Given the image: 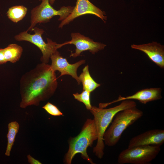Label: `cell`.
Wrapping results in <instances>:
<instances>
[{
    "instance_id": "19",
    "label": "cell",
    "mask_w": 164,
    "mask_h": 164,
    "mask_svg": "<svg viewBox=\"0 0 164 164\" xmlns=\"http://www.w3.org/2000/svg\"><path fill=\"white\" fill-rule=\"evenodd\" d=\"M49 114L53 116H60L63 115V113L59 108L54 104L48 102L42 107Z\"/></svg>"
},
{
    "instance_id": "17",
    "label": "cell",
    "mask_w": 164,
    "mask_h": 164,
    "mask_svg": "<svg viewBox=\"0 0 164 164\" xmlns=\"http://www.w3.org/2000/svg\"><path fill=\"white\" fill-rule=\"evenodd\" d=\"M27 8L23 5H16L9 8L7 14L9 19L15 23L22 20L26 16Z\"/></svg>"
},
{
    "instance_id": "3",
    "label": "cell",
    "mask_w": 164,
    "mask_h": 164,
    "mask_svg": "<svg viewBox=\"0 0 164 164\" xmlns=\"http://www.w3.org/2000/svg\"><path fill=\"white\" fill-rule=\"evenodd\" d=\"M97 133L94 119H87L79 134L70 139L68 151L64 158L65 163L71 164L75 155L80 153L84 159L91 164H94L87 154V149L88 147L92 145L93 142L97 140Z\"/></svg>"
},
{
    "instance_id": "2",
    "label": "cell",
    "mask_w": 164,
    "mask_h": 164,
    "mask_svg": "<svg viewBox=\"0 0 164 164\" xmlns=\"http://www.w3.org/2000/svg\"><path fill=\"white\" fill-rule=\"evenodd\" d=\"M136 105L134 101L127 100L122 101L115 106L108 108L92 106L90 111L94 116L97 135V144L93 148V152L98 158L101 159L104 155L105 147L104 135L115 115L120 111Z\"/></svg>"
},
{
    "instance_id": "15",
    "label": "cell",
    "mask_w": 164,
    "mask_h": 164,
    "mask_svg": "<svg viewBox=\"0 0 164 164\" xmlns=\"http://www.w3.org/2000/svg\"><path fill=\"white\" fill-rule=\"evenodd\" d=\"M3 53L6 62L14 63L19 60L23 52V48L16 44H11L3 49Z\"/></svg>"
},
{
    "instance_id": "9",
    "label": "cell",
    "mask_w": 164,
    "mask_h": 164,
    "mask_svg": "<svg viewBox=\"0 0 164 164\" xmlns=\"http://www.w3.org/2000/svg\"><path fill=\"white\" fill-rule=\"evenodd\" d=\"M88 14L94 15L104 22L107 19L105 12L95 6L89 0H77L76 5L72 12L66 19L61 21L59 27L62 28L64 26L68 24L77 17Z\"/></svg>"
},
{
    "instance_id": "20",
    "label": "cell",
    "mask_w": 164,
    "mask_h": 164,
    "mask_svg": "<svg viewBox=\"0 0 164 164\" xmlns=\"http://www.w3.org/2000/svg\"><path fill=\"white\" fill-rule=\"evenodd\" d=\"M28 162L31 164H41L42 163L39 160L35 159L29 154L27 156Z\"/></svg>"
},
{
    "instance_id": "5",
    "label": "cell",
    "mask_w": 164,
    "mask_h": 164,
    "mask_svg": "<svg viewBox=\"0 0 164 164\" xmlns=\"http://www.w3.org/2000/svg\"><path fill=\"white\" fill-rule=\"evenodd\" d=\"M160 147L148 145L129 148L119 154V164H147L155 159L160 151Z\"/></svg>"
},
{
    "instance_id": "12",
    "label": "cell",
    "mask_w": 164,
    "mask_h": 164,
    "mask_svg": "<svg viewBox=\"0 0 164 164\" xmlns=\"http://www.w3.org/2000/svg\"><path fill=\"white\" fill-rule=\"evenodd\" d=\"M161 88H145L138 91L134 94L125 97L119 95L117 99L107 103L99 104V107L105 108L112 104L127 100H135L140 103L146 104L147 103L162 98Z\"/></svg>"
},
{
    "instance_id": "4",
    "label": "cell",
    "mask_w": 164,
    "mask_h": 164,
    "mask_svg": "<svg viewBox=\"0 0 164 164\" xmlns=\"http://www.w3.org/2000/svg\"><path fill=\"white\" fill-rule=\"evenodd\" d=\"M143 115V111L136 107L127 108L117 113L104 135V144L109 146L115 145L124 131Z\"/></svg>"
},
{
    "instance_id": "13",
    "label": "cell",
    "mask_w": 164,
    "mask_h": 164,
    "mask_svg": "<svg viewBox=\"0 0 164 164\" xmlns=\"http://www.w3.org/2000/svg\"><path fill=\"white\" fill-rule=\"evenodd\" d=\"M132 48L145 53L149 59L162 69L164 68V46L153 42L139 45L132 44Z\"/></svg>"
},
{
    "instance_id": "8",
    "label": "cell",
    "mask_w": 164,
    "mask_h": 164,
    "mask_svg": "<svg viewBox=\"0 0 164 164\" xmlns=\"http://www.w3.org/2000/svg\"><path fill=\"white\" fill-rule=\"evenodd\" d=\"M71 39L63 43L59 44V48L68 44H72L76 46L74 53H72L70 56L75 58L80 55L84 51H88L93 54L103 50L106 45L99 42H95L89 38L86 37L78 32L72 33Z\"/></svg>"
},
{
    "instance_id": "18",
    "label": "cell",
    "mask_w": 164,
    "mask_h": 164,
    "mask_svg": "<svg viewBox=\"0 0 164 164\" xmlns=\"http://www.w3.org/2000/svg\"><path fill=\"white\" fill-rule=\"evenodd\" d=\"M91 92L85 90H83L80 94L77 92L73 94L74 98L78 101L83 103L86 109L90 110L92 107L90 101Z\"/></svg>"
},
{
    "instance_id": "14",
    "label": "cell",
    "mask_w": 164,
    "mask_h": 164,
    "mask_svg": "<svg viewBox=\"0 0 164 164\" xmlns=\"http://www.w3.org/2000/svg\"><path fill=\"white\" fill-rule=\"evenodd\" d=\"M79 78L82 84L83 90H87L91 93L101 86V84L96 82L91 76L88 65L83 69Z\"/></svg>"
},
{
    "instance_id": "10",
    "label": "cell",
    "mask_w": 164,
    "mask_h": 164,
    "mask_svg": "<svg viewBox=\"0 0 164 164\" xmlns=\"http://www.w3.org/2000/svg\"><path fill=\"white\" fill-rule=\"evenodd\" d=\"M50 58L52 69L55 71H59L61 73L60 77L70 75L76 80L78 84H80L81 82L77 74V70L80 66L85 63V60H82L75 63L70 64L66 58L61 56L57 50L51 55Z\"/></svg>"
},
{
    "instance_id": "6",
    "label": "cell",
    "mask_w": 164,
    "mask_h": 164,
    "mask_svg": "<svg viewBox=\"0 0 164 164\" xmlns=\"http://www.w3.org/2000/svg\"><path fill=\"white\" fill-rule=\"evenodd\" d=\"M74 6H63L56 10L51 5L49 0H43L41 4L32 9L31 12L30 25L27 31H32L38 23L49 22L53 17L59 15L58 20L62 21L72 12Z\"/></svg>"
},
{
    "instance_id": "11",
    "label": "cell",
    "mask_w": 164,
    "mask_h": 164,
    "mask_svg": "<svg viewBox=\"0 0 164 164\" xmlns=\"http://www.w3.org/2000/svg\"><path fill=\"white\" fill-rule=\"evenodd\" d=\"M164 142V130L154 129L147 131L132 138L128 147L148 145L160 147Z\"/></svg>"
},
{
    "instance_id": "1",
    "label": "cell",
    "mask_w": 164,
    "mask_h": 164,
    "mask_svg": "<svg viewBox=\"0 0 164 164\" xmlns=\"http://www.w3.org/2000/svg\"><path fill=\"white\" fill-rule=\"evenodd\" d=\"M55 72L50 65L42 63L22 75L20 81V108L38 106L53 95L58 86Z\"/></svg>"
},
{
    "instance_id": "7",
    "label": "cell",
    "mask_w": 164,
    "mask_h": 164,
    "mask_svg": "<svg viewBox=\"0 0 164 164\" xmlns=\"http://www.w3.org/2000/svg\"><path fill=\"white\" fill-rule=\"evenodd\" d=\"M34 32L33 34L24 31L15 35L14 38L17 41H25L29 42L36 46L40 50L42 56L40 58L42 63L47 64L51 55L59 49L58 44L47 38V43L45 42L43 39L42 35L44 30L36 27L32 30Z\"/></svg>"
},
{
    "instance_id": "22",
    "label": "cell",
    "mask_w": 164,
    "mask_h": 164,
    "mask_svg": "<svg viewBox=\"0 0 164 164\" xmlns=\"http://www.w3.org/2000/svg\"><path fill=\"white\" fill-rule=\"evenodd\" d=\"M41 0L42 1L43 0ZM49 1L50 4L51 5H53V4L55 0H49Z\"/></svg>"
},
{
    "instance_id": "16",
    "label": "cell",
    "mask_w": 164,
    "mask_h": 164,
    "mask_svg": "<svg viewBox=\"0 0 164 164\" xmlns=\"http://www.w3.org/2000/svg\"><path fill=\"white\" fill-rule=\"evenodd\" d=\"M19 128V124L16 121L11 122L8 124V131L7 135V145L5 152V155L6 156L10 155V152Z\"/></svg>"
},
{
    "instance_id": "21",
    "label": "cell",
    "mask_w": 164,
    "mask_h": 164,
    "mask_svg": "<svg viewBox=\"0 0 164 164\" xmlns=\"http://www.w3.org/2000/svg\"><path fill=\"white\" fill-rule=\"evenodd\" d=\"M7 62L4 55L3 49L0 48V65L5 64Z\"/></svg>"
}]
</instances>
